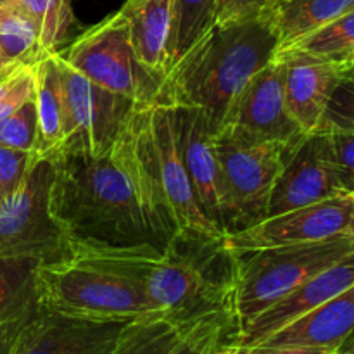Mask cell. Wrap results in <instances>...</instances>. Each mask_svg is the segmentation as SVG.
<instances>
[{
	"instance_id": "16",
	"label": "cell",
	"mask_w": 354,
	"mask_h": 354,
	"mask_svg": "<svg viewBox=\"0 0 354 354\" xmlns=\"http://www.w3.org/2000/svg\"><path fill=\"white\" fill-rule=\"evenodd\" d=\"M354 286V251L308 279L299 287L259 313L232 337L235 346H256L308 311L327 303Z\"/></svg>"
},
{
	"instance_id": "24",
	"label": "cell",
	"mask_w": 354,
	"mask_h": 354,
	"mask_svg": "<svg viewBox=\"0 0 354 354\" xmlns=\"http://www.w3.org/2000/svg\"><path fill=\"white\" fill-rule=\"evenodd\" d=\"M7 6L33 23L40 47L47 54L59 52L75 24L71 0H9Z\"/></svg>"
},
{
	"instance_id": "21",
	"label": "cell",
	"mask_w": 354,
	"mask_h": 354,
	"mask_svg": "<svg viewBox=\"0 0 354 354\" xmlns=\"http://www.w3.org/2000/svg\"><path fill=\"white\" fill-rule=\"evenodd\" d=\"M354 9V0H272L268 7L279 50Z\"/></svg>"
},
{
	"instance_id": "27",
	"label": "cell",
	"mask_w": 354,
	"mask_h": 354,
	"mask_svg": "<svg viewBox=\"0 0 354 354\" xmlns=\"http://www.w3.org/2000/svg\"><path fill=\"white\" fill-rule=\"evenodd\" d=\"M277 52L303 54L324 61L348 62L354 55V9L320 28L315 33L301 38L296 44Z\"/></svg>"
},
{
	"instance_id": "2",
	"label": "cell",
	"mask_w": 354,
	"mask_h": 354,
	"mask_svg": "<svg viewBox=\"0 0 354 354\" xmlns=\"http://www.w3.org/2000/svg\"><path fill=\"white\" fill-rule=\"evenodd\" d=\"M52 216L71 248H137L162 251L149 228L133 185L113 151L100 158L52 156Z\"/></svg>"
},
{
	"instance_id": "22",
	"label": "cell",
	"mask_w": 354,
	"mask_h": 354,
	"mask_svg": "<svg viewBox=\"0 0 354 354\" xmlns=\"http://www.w3.org/2000/svg\"><path fill=\"white\" fill-rule=\"evenodd\" d=\"M35 259H0V327L21 325L37 308Z\"/></svg>"
},
{
	"instance_id": "28",
	"label": "cell",
	"mask_w": 354,
	"mask_h": 354,
	"mask_svg": "<svg viewBox=\"0 0 354 354\" xmlns=\"http://www.w3.org/2000/svg\"><path fill=\"white\" fill-rule=\"evenodd\" d=\"M234 335L227 311L206 315L189 324L180 344L171 354H223Z\"/></svg>"
},
{
	"instance_id": "9",
	"label": "cell",
	"mask_w": 354,
	"mask_h": 354,
	"mask_svg": "<svg viewBox=\"0 0 354 354\" xmlns=\"http://www.w3.org/2000/svg\"><path fill=\"white\" fill-rule=\"evenodd\" d=\"M54 55L68 109V138L59 154L88 158L109 154L127 118L140 104L93 83L73 68L61 52H54Z\"/></svg>"
},
{
	"instance_id": "12",
	"label": "cell",
	"mask_w": 354,
	"mask_h": 354,
	"mask_svg": "<svg viewBox=\"0 0 354 354\" xmlns=\"http://www.w3.org/2000/svg\"><path fill=\"white\" fill-rule=\"evenodd\" d=\"M348 196L327 131H313L290 149L272 190L266 216Z\"/></svg>"
},
{
	"instance_id": "7",
	"label": "cell",
	"mask_w": 354,
	"mask_h": 354,
	"mask_svg": "<svg viewBox=\"0 0 354 354\" xmlns=\"http://www.w3.org/2000/svg\"><path fill=\"white\" fill-rule=\"evenodd\" d=\"M52 158H38L21 185L0 203V259L52 263L68 258V242L52 216Z\"/></svg>"
},
{
	"instance_id": "33",
	"label": "cell",
	"mask_w": 354,
	"mask_h": 354,
	"mask_svg": "<svg viewBox=\"0 0 354 354\" xmlns=\"http://www.w3.org/2000/svg\"><path fill=\"white\" fill-rule=\"evenodd\" d=\"M328 135L332 138L335 161H337V168L342 182H344L346 192L351 194L354 192V133L332 131Z\"/></svg>"
},
{
	"instance_id": "29",
	"label": "cell",
	"mask_w": 354,
	"mask_h": 354,
	"mask_svg": "<svg viewBox=\"0 0 354 354\" xmlns=\"http://www.w3.org/2000/svg\"><path fill=\"white\" fill-rule=\"evenodd\" d=\"M0 145L38 154V116L35 97L28 99L19 109L0 121Z\"/></svg>"
},
{
	"instance_id": "39",
	"label": "cell",
	"mask_w": 354,
	"mask_h": 354,
	"mask_svg": "<svg viewBox=\"0 0 354 354\" xmlns=\"http://www.w3.org/2000/svg\"><path fill=\"white\" fill-rule=\"evenodd\" d=\"M17 68H19V66H17ZM9 73H10V71H9ZM9 73H7V75H9ZM7 75H2V76H0V86H2L3 80H6V78H7Z\"/></svg>"
},
{
	"instance_id": "3",
	"label": "cell",
	"mask_w": 354,
	"mask_h": 354,
	"mask_svg": "<svg viewBox=\"0 0 354 354\" xmlns=\"http://www.w3.org/2000/svg\"><path fill=\"white\" fill-rule=\"evenodd\" d=\"M279 37L268 10L216 23L173 66L161 99L199 109L216 133L235 97L249 80L275 59Z\"/></svg>"
},
{
	"instance_id": "34",
	"label": "cell",
	"mask_w": 354,
	"mask_h": 354,
	"mask_svg": "<svg viewBox=\"0 0 354 354\" xmlns=\"http://www.w3.org/2000/svg\"><path fill=\"white\" fill-rule=\"evenodd\" d=\"M218 2V21H232L241 17L256 16L268 10L272 0H216Z\"/></svg>"
},
{
	"instance_id": "4",
	"label": "cell",
	"mask_w": 354,
	"mask_h": 354,
	"mask_svg": "<svg viewBox=\"0 0 354 354\" xmlns=\"http://www.w3.org/2000/svg\"><path fill=\"white\" fill-rule=\"evenodd\" d=\"M353 251L354 239L346 232L306 244L230 252L232 289L228 318L234 335L301 283L341 261Z\"/></svg>"
},
{
	"instance_id": "40",
	"label": "cell",
	"mask_w": 354,
	"mask_h": 354,
	"mask_svg": "<svg viewBox=\"0 0 354 354\" xmlns=\"http://www.w3.org/2000/svg\"><path fill=\"white\" fill-rule=\"evenodd\" d=\"M348 75H349V76H353V78H354V66H351V68H349Z\"/></svg>"
},
{
	"instance_id": "32",
	"label": "cell",
	"mask_w": 354,
	"mask_h": 354,
	"mask_svg": "<svg viewBox=\"0 0 354 354\" xmlns=\"http://www.w3.org/2000/svg\"><path fill=\"white\" fill-rule=\"evenodd\" d=\"M38 158L41 156L37 152L0 145V199L10 196L21 185Z\"/></svg>"
},
{
	"instance_id": "19",
	"label": "cell",
	"mask_w": 354,
	"mask_h": 354,
	"mask_svg": "<svg viewBox=\"0 0 354 354\" xmlns=\"http://www.w3.org/2000/svg\"><path fill=\"white\" fill-rule=\"evenodd\" d=\"M120 10L127 19L128 37L140 64L165 80L168 75L175 0H127Z\"/></svg>"
},
{
	"instance_id": "26",
	"label": "cell",
	"mask_w": 354,
	"mask_h": 354,
	"mask_svg": "<svg viewBox=\"0 0 354 354\" xmlns=\"http://www.w3.org/2000/svg\"><path fill=\"white\" fill-rule=\"evenodd\" d=\"M187 327L189 324L166 317L135 320L123 332L114 354H171Z\"/></svg>"
},
{
	"instance_id": "45",
	"label": "cell",
	"mask_w": 354,
	"mask_h": 354,
	"mask_svg": "<svg viewBox=\"0 0 354 354\" xmlns=\"http://www.w3.org/2000/svg\"><path fill=\"white\" fill-rule=\"evenodd\" d=\"M0 203H2V199H0Z\"/></svg>"
},
{
	"instance_id": "31",
	"label": "cell",
	"mask_w": 354,
	"mask_h": 354,
	"mask_svg": "<svg viewBox=\"0 0 354 354\" xmlns=\"http://www.w3.org/2000/svg\"><path fill=\"white\" fill-rule=\"evenodd\" d=\"M35 93V64L12 69L0 86V121L19 109Z\"/></svg>"
},
{
	"instance_id": "36",
	"label": "cell",
	"mask_w": 354,
	"mask_h": 354,
	"mask_svg": "<svg viewBox=\"0 0 354 354\" xmlns=\"http://www.w3.org/2000/svg\"><path fill=\"white\" fill-rule=\"evenodd\" d=\"M19 325H3L0 327V354H9L10 344Z\"/></svg>"
},
{
	"instance_id": "18",
	"label": "cell",
	"mask_w": 354,
	"mask_h": 354,
	"mask_svg": "<svg viewBox=\"0 0 354 354\" xmlns=\"http://www.w3.org/2000/svg\"><path fill=\"white\" fill-rule=\"evenodd\" d=\"M354 334V286L308 311L256 346L320 349L339 353Z\"/></svg>"
},
{
	"instance_id": "6",
	"label": "cell",
	"mask_w": 354,
	"mask_h": 354,
	"mask_svg": "<svg viewBox=\"0 0 354 354\" xmlns=\"http://www.w3.org/2000/svg\"><path fill=\"white\" fill-rule=\"evenodd\" d=\"M290 149L227 128L214 133L221 234H235L266 218L270 196Z\"/></svg>"
},
{
	"instance_id": "23",
	"label": "cell",
	"mask_w": 354,
	"mask_h": 354,
	"mask_svg": "<svg viewBox=\"0 0 354 354\" xmlns=\"http://www.w3.org/2000/svg\"><path fill=\"white\" fill-rule=\"evenodd\" d=\"M47 52L30 19L3 3L0 6V76L23 64H37Z\"/></svg>"
},
{
	"instance_id": "25",
	"label": "cell",
	"mask_w": 354,
	"mask_h": 354,
	"mask_svg": "<svg viewBox=\"0 0 354 354\" xmlns=\"http://www.w3.org/2000/svg\"><path fill=\"white\" fill-rule=\"evenodd\" d=\"M218 21L216 0H175L168 71Z\"/></svg>"
},
{
	"instance_id": "15",
	"label": "cell",
	"mask_w": 354,
	"mask_h": 354,
	"mask_svg": "<svg viewBox=\"0 0 354 354\" xmlns=\"http://www.w3.org/2000/svg\"><path fill=\"white\" fill-rule=\"evenodd\" d=\"M169 104V102H168ZM171 106L173 133L194 194L207 220L221 234L218 159L214 152V130L209 120L196 107ZM223 237V234H221Z\"/></svg>"
},
{
	"instance_id": "8",
	"label": "cell",
	"mask_w": 354,
	"mask_h": 354,
	"mask_svg": "<svg viewBox=\"0 0 354 354\" xmlns=\"http://www.w3.org/2000/svg\"><path fill=\"white\" fill-rule=\"evenodd\" d=\"M61 54L93 83L128 97L135 104L145 106L161 99L165 80L140 64L121 10L83 31Z\"/></svg>"
},
{
	"instance_id": "17",
	"label": "cell",
	"mask_w": 354,
	"mask_h": 354,
	"mask_svg": "<svg viewBox=\"0 0 354 354\" xmlns=\"http://www.w3.org/2000/svg\"><path fill=\"white\" fill-rule=\"evenodd\" d=\"M275 57L283 64L287 109L304 133H313L320 127L332 93L351 66L290 52H277Z\"/></svg>"
},
{
	"instance_id": "11",
	"label": "cell",
	"mask_w": 354,
	"mask_h": 354,
	"mask_svg": "<svg viewBox=\"0 0 354 354\" xmlns=\"http://www.w3.org/2000/svg\"><path fill=\"white\" fill-rule=\"evenodd\" d=\"M130 324L71 317L37 303L14 334L9 354H114Z\"/></svg>"
},
{
	"instance_id": "1",
	"label": "cell",
	"mask_w": 354,
	"mask_h": 354,
	"mask_svg": "<svg viewBox=\"0 0 354 354\" xmlns=\"http://www.w3.org/2000/svg\"><path fill=\"white\" fill-rule=\"evenodd\" d=\"M68 259L99 266L130 280L166 318L192 324L227 311L232 254L221 239H175L162 251L137 248H71Z\"/></svg>"
},
{
	"instance_id": "35",
	"label": "cell",
	"mask_w": 354,
	"mask_h": 354,
	"mask_svg": "<svg viewBox=\"0 0 354 354\" xmlns=\"http://www.w3.org/2000/svg\"><path fill=\"white\" fill-rule=\"evenodd\" d=\"M228 354H330L320 349L304 348H272V346H235L228 342Z\"/></svg>"
},
{
	"instance_id": "44",
	"label": "cell",
	"mask_w": 354,
	"mask_h": 354,
	"mask_svg": "<svg viewBox=\"0 0 354 354\" xmlns=\"http://www.w3.org/2000/svg\"><path fill=\"white\" fill-rule=\"evenodd\" d=\"M330 354H339V353H330Z\"/></svg>"
},
{
	"instance_id": "13",
	"label": "cell",
	"mask_w": 354,
	"mask_h": 354,
	"mask_svg": "<svg viewBox=\"0 0 354 354\" xmlns=\"http://www.w3.org/2000/svg\"><path fill=\"white\" fill-rule=\"evenodd\" d=\"M221 128L254 140L280 142L287 147H294L306 137L287 109L280 59L275 57L249 80L235 97Z\"/></svg>"
},
{
	"instance_id": "30",
	"label": "cell",
	"mask_w": 354,
	"mask_h": 354,
	"mask_svg": "<svg viewBox=\"0 0 354 354\" xmlns=\"http://www.w3.org/2000/svg\"><path fill=\"white\" fill-rule=\"evenodd\" d=\"M317 131L354 133V78L346 75L332 93L322 123Z\"/></svg>"
},
{
	"instance_id": "41",
	"label": "cell",
	"mask_w": 354,
	"mask_h": 354,
	"mask_svg": "<svg viewBox=\"0 0 354 354\" xmlns=\"http://www.w3.org/2000/svg\"><path fill=\"white\" fill-rule=\"evenodd\" d=\"M9 2V0H0V6H3V3H7Z\"/></svg>"
},
{
	"instance_id": "38",
	"label": "cell",
	"mask_w": 354,
	"mask_h": 354,
	"mask_svg": "<svg viewBox=\"0 0 354 354\" xmlns=\"http://www.w3.org/2000/svg\"><path fill=\"white\" fill-rule=\"evenodd\" d=\"M339 354H354V334L342 344V348L339 349Z\"/></svg>"
},
{
	"instance_id": "10",
	"label": "cell",
	"mask_w": 354,
	"mask_h": 354,
	"mask_svg": "<svg viewBox=\"0 0 354 354\" xmlns=\"http://www.w3.org/2000/svg\"><path fill=\"white\" fill-rule=\"evenodd\" d=\"M149 147L154 161L166 206L171 214L176 239H209L218 241L221 234L206 218L194 194L192 183L185 171L175 133H173L171 106L158 100L145 106Z\"/></svg>"
},
{
	"instance_id": "43",
	"label": "cell",
	"mask_w": 354,
	"mask_h": 354,
	"mask_svg": "<svg viewBox=\"0 0 354 354\" xmlns=\"http://www.w3.org/2000/svg\"><path fill=\"white\" fill-rule=\"evenodd\" d=\"M228 346V344H227ZM227 346H225V353L223 354H228V351H227Z\"/></svg>"
},
{
	"instance_id": "20",
	"label": "cell",
	"mask_w": 354,
	"mask_h": 354,
	"mask_svg": "<svg viewBox=\"0 0 354 354\" xmlns=\"http://www.w3.org/2000/svg\"><path fill=\"white\" fill-rule=\"evenodd\" d=\"M35 106L38 116V154H59L68 138V109L54 52L35 64Z\"/></svg>"
},
{
	"instance_id": "5",
	"label": "cell",
	"mask_w": 354,
	"mask_h": 354,
	"mask_svg": "<svg viewBox=\"0 0 354 354\" xmlns=\"http://www.w3.org/2000/svg\"><path fill=\"white\" fill-rule=\"evenodd\" d=\"M35 289L38 304L71 317L123 322L165 317L130 280L73 259L40 263Z\"/></svg>"
},
{
	"instance_id": "14",
	"label": "cell",
	"mask_w": 354,
	"mask_h": 354,
	"mask_svg": "<svg viewBox=\"0 0 354 354\" xmlns=\"http://www.w3.org/2000/svg\"><path fill=\"white\" fill-rule=\"evenodd\" d=\"M349 218L351 199L349 196H339L263 218L244 230L223 235L221 245L228 252H237L324 241L334 235L346 234Z\"/></svg>"
},
{
	"instance_id": "42",
	"label": "cell",
	"mask_w": 354,
	"mask_h": 354,
	"mask_svg": "<svg viewBox=\"0 0 354 354\" xmlns=\"http://www.w3.org/2000/svg\"><path fill=\"white\" fill-rule=\"evenodd\" d=\"M349 66H354V55H353V59H351V61H349Z\"/></svg>"
},
{
	"instance_id": "37",
	"label": "cell",
	"mask_w": 354,
	"mask_h": 354,
	"mask_svg": "<svg viewBox=\"0 0 354 354\" xmlns=\"http://www.w3.org/2000/svg\"><path fill=\"white\" fill-rule=\"evenodd\" d=\"M349 199H351V218H349V225H348V234L351 235V237L354 239V192L348 194Z\"/></svg>"
}]
</instances>
